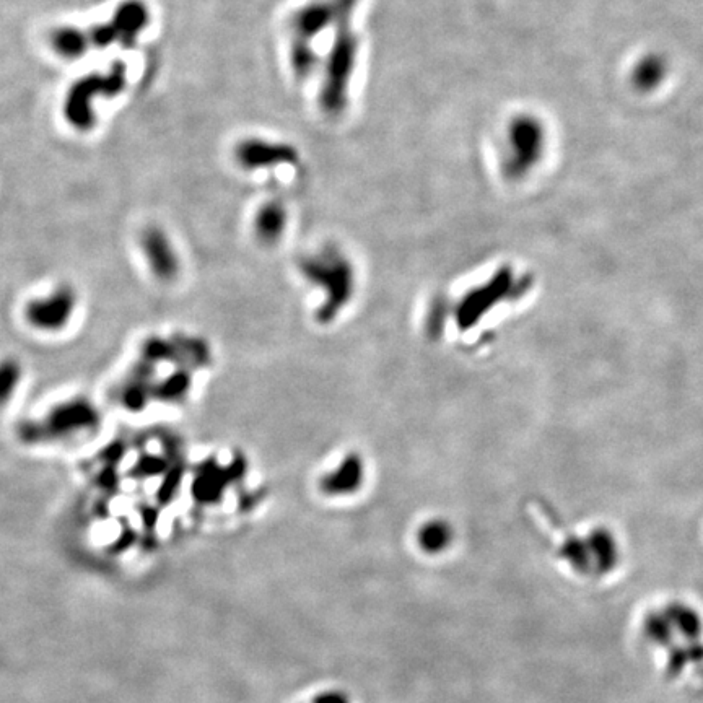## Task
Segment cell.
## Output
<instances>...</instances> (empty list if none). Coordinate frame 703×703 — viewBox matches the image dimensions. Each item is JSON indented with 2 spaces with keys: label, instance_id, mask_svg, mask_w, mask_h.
I'll use <instances>...</instances> for the list:
<instances>
[{
  "label": "cell",
  "instance_id": "cell-13",
  "mask_svg": "<svg viewBox=\"0 0 703 703\" xmlns=\"http://www.w3.org/2000/svg\"><path fill=\"white\" fill-rule=\"evenodd\" d=\"M669 66L660 54H650L637 62L632 72V82L640 92H650L660 87L668 77Z\"/></svg>",
  "mask_w": 703,
  "mask_h": 703
},
{
  "label": "cell",
  "instance_id": "cell-5",
  "mask_svg": "<svg viewBox=\"0 0 703 703\" xmlns=\"http://www.w3.org/2000/svg\"><path fill=\"white\" fill-rule=\"evenodd\" d=\"M360 0H311L289 18L292 41L315 43L321 33L334 30L337 23L354 17Z\"/></svg>",
  "mask_w": 703,
  "mask_h": 703
},
{
  "label": "cell",
  "instance_id": "cell-10",
  "mask_svg": "<svg viewBox=\"0 0 703 703\" xmlns=\"http://www.w3.org/2000/svg\"><path fill=\"white\" fill-rule=\"evenodd\" d=\"M149 22V12L144 4L137 0H132L129 4L119 7L108 25H101L103 28H95L90 40L100 46H110L111 43L132 44L136 41L140 31L144 30Z\"/></svg>",
  "mask_w": 703,
  "mask_h": 703
},
{
  "label": "cell",
  "instance_id": "cell-12",
  "mask_svg": "<svg viewBox=\"0 0 703 703\" xmlns=\"http://www.w3.org/2000/svg\"><path fill=\"white\" fill-rule=\"evenodd\" d=\"M287 209L280 202H266L254 217V232L264 243H276L287 228Z\"/></svg>",
  "mask_w": 703,
  "mask_h": 703
},
{
  "label": "cell",
  "instance_id": "cell-7",
  "mask_svg": "<svg viewBox=\"0 0 703 703\" xmlns=\"http://www.w3.org/2000/svg\"><path fill=\"white\" fill-rule=\"evenodd\" d=\"M139 253L155 279L173 282L180 276L181 259L171 236L158 225L144 228L139 235Z\"/></svg>",
  "mask_w": 703,
  "mask_h": 703
},
{
  "label": "cell",
  "instance_id": "cell-9",
  "mask_svg": "<svg viewBox=\"0 0 703 703\" xmlns=\"http://www.w3.org/2000/svg\"><path fill=\"white\" fill-rule=\"evenodd\" d=\"M98 422V414L92 402L75 399L62 402L46 415V432L56 438H72L92 432Z\"/></svg>",
  "mask_w": 703,
  "mask_h": 703
},
{
  "label": "cell",
  "instance_id": "cell-11",
  "mask_svg": "<svg viewBox=\"0 0 703 703\" xmlns=\"http://www.w3.org/2000/svg\"><path fill=\"white\" fill-rule=\"evenodd\" d=\"M362 482V461L354 455L344 459L334 471L321 479V489L331 497H344L357 492L362 487Z\"/></svg>",
  "mask_w": 703,
  "mask_h": 703
},
{
  "label": "cell",
  "instance_id": "cell-6",
  "mask_svg": "<svg viewBox=\"0 0 703 703\" xmlns=\"http://www.w3.org/2000/svg\"><path fill=\"white\" fill-rule=\"evenodd\" d=\"M305 274L310 277L311 282L323 285L324 290L328 289V303L321 310L323 319H331L337 310H341L342 306L349 302L350 293L354 289V274L345 259L331 254L308 259Z\"/></svg>",
  "mask_w": 703,
  "mask_h": 703
},
{
  "label": "cell",
  "instance_id": "cell-1",
  "mask_svg": "<svg viewBox=\"0 0 703 703\" xmlns=\"http://www.w3.org/2000/svg\"><path fill=\"white\" fill-rule=\"evenodd\" d=\"M638 638L656 671L677 686L703 684V612L686 599L650 607L640 619Z\"/></svg>",
  "mask_w": 703,
  "mask_h": 703
},
{
  "label": "cell",
  "instance_id": "cell-3",
  "mask_svg": "<svg viewBox=\"0 0 703 703\" xmlns=\"http://www.w3.org/2000/svg\"><path fill=\"white\" fill-rule=\"evenodd\" d=\"M547 132L538 116L516 114L508 123L503 142L502 171L510 180H523L539 165L546 150Z\"/></svg>",
  "mask_w": 703,
  "mask_h": 703
},
{
  "label": "cell",
  "instance_id": "cell-16",
  "mask_svg": "<svg viewBox=\"0 0 703 703\" xmlns=\"http://www.w3.org/2000/svg\"><path fill=\"white\" fill-rule=\"evenodd\" d=\"M25 380V367L17 357L0 359V407L9 406Z\"/></svg>",
  "mask_w": 703,
  "mask_h": 703
},
{
  "label": "cell",
  "instance_id": "cell-4",
  "mask_svg": "<svg viewBox=\"0 0 703 703\" xmlns=\"http://www.w3.org/2000/svg\"><path fill=\"white\" fill-rule=\"evenodd\" d=\"M80 297L74 285H54L46 292L28 298L23 305V321L40 334H61L74 323Z\"/></svg>",
  "mask_w": 703,
  "mask_h": 703
},
{
  "label": "cell",
  "instance_id": "cell-17",
  "mask_svg": "<svg viewBox=\"0 0 703 703\" xmlns=\"http://www.w3.org/2000/svg\"><path fill=\"white\" fill-rule=\"evenodd\" d=\"M315 703H349L347 697L341 692H334V690H329V692H324V694L318 695L315 699Z\"/></svg>",
  "mask_w": 703,
  "mask_h": 703
},
{
  "label": "cell",
  "instance_id": "cell-2",
  "mask_svg": "<svg viewBox=\"0 0 703 703\" xmlns=\"http://www.w3.org/2000/svg\"><path fill=\"white\" fill-rule=\"evenodd\" d=\"M359 53L360 38L352 27V18L337 23L319 88V106L329 118L341 116L349 106L350 83Z\"/></svg>",
  "mask_w": 703,
  "mask_h": 703
},
{
  "label": "cell",
  "instance_id": "cell-14",
  "mask_svg": "<svg viewBox=\"0 0 703 703\" xmlns=\"http://www.w3.org/2000/svg\"><path fill=\"white\" fill-rule=\"evenodd\" d=\"M455 539L453 528L445 520H430L422 524L417 533L419 549L428 555H438L445 552Z\"/></svg>",
  "mask_w": 703,
  "mask_h": 703
},
{
  "label": "cell",
  "instance_id": "cell-15",
  "mask_svg": "<svg viewBox=\"0 0 703 703\" xmlns=\"http://www.w3.org/2000/svg\"><path fill=\"white\" fill-rule=\"evenodd\" d=\"M51 44L59 56L66 57V59H77L87 53L92 40L79 28L62 27L53 31Z\"/></svg>",
  "mask_w": 703,
  "mask_h": 703
},
{
  "label": "cell",
  "instance_id": "cell-8",
  "mask_svg": "<svg viewBox=\"0 0 703 703\" xmlns=\"http://www.w3.org/2000/svg\"><path fill=\"white\" fill-rule=\"evenodd\" d=\"M297 158V149L292 145L261 139V137H246L235 147L236 162L249 171L292 165L293 162H297Z\"/></svg>",
  "mask_w": 703,
  "mask_h": 703
}]
</instances>
